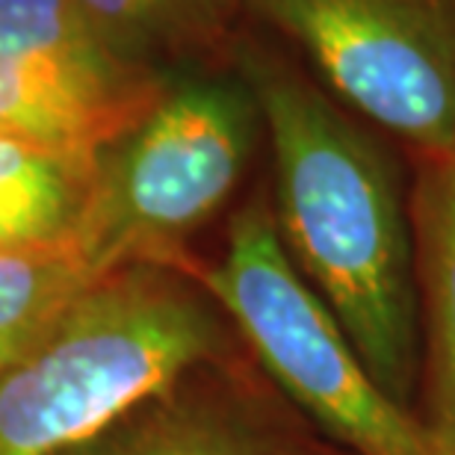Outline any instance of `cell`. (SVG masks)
<instances>
[{
    "mask_svg": "<svg viewBox=\"0 0 455 455\" xmlns=\"http://www.w3.org/2000/svg\"><path fill=\"white\" fill-rule=\"evenodd\" d=\"M122 60L151 68L163 53L211 42L234 0H75ZM154 71V68H151Z\"/></svg>",
    "mask_w": 455,
    "mask_h": 455,
    "instance_id": "cell-11",
    "label": "cell"
},
{
    "mask_svg": "<svg viewBox=\"0 0 455 455\" xmlns=\"http://www.w3.org/2000/svg\"><path fill=\"white\" fill-rule=\"evenodd\" d=\"M426 220V355H429V432L455 455V148L441 160Z\"/></svg>",
    "mask_w": 455,
    "mask_h": 455,
    "instance_id": "cell-10",
    "label": "cell"
},
{
    "mask_svg": "<svg viewBox=\"0 0 455 455\" xmlns=\"http://www.w3.org/2000/svg\"><path fill=\"white\" fill-rule=\"evenodd\" d=\"M71 455H302L236 408L169 394L136 408Z\"/></svg>",
    "mask_w": 455,
    "mask_h": 455,
    "instance_id": "cell-7",
    "label": "cell"
},
{
    "mask_svg": "<svg viewBox=\"0 0 455 455\" xmlns=\"http://www.w3.org/2000/svg\"><path fill=\"white\" fill-rule=\"evenodd\" d=\"M355 110L435 160L455 148V9L447 0H249Z\"/></svg>",
    "mask_w": 455,
    "mask_h": 455,
    "instance_id": "cell-5",
    "label": "cell"
},
{
    "mask_svg": "<svg viewBox=\"0 0 455 455\" xmlns=\"http://www.w3.org/2000/svg\"><path fill=\"white\" fill-rule=\"evenodd\" d=\"M163 86L101 39L75 0H0V136L101 157Z\"/></svg>",
    "mask_w": 455,
    "mask_h": 455,
    "instance_id": "cell-6",
    "label": "cell"
},
{
    "mask_svg": "<svg viewBox=\"0 0 455 455\" xmlns=\"http://www.w3.org/2000/svg\"><path fill=\"white\" fill-rule=\"evenodd\" d=\"M204 290L236 323L281 390L355 455H447L429 426L394 403L281 243L272 204L254 198L228 228Z\"/></svg>",
    "mask_w": 455,
    "mask_h": 455,
    "instance_id": "cell-3",
    "label": "cell"
},
{
    "mask_svg": "<svg viewBox=\"0 0 455 455\" xmlns=\"http://www.w3.org/2000/svg\"><path fill=\"white\" fill-rule=\"evenodd\" d=\"M98 160L0 136V251L75 240Z\"/></svg>",
    "mask_w": 455,
    "mask_h": 455,
    "instance_id": "cell-8",
    "label": "cell"
},
{
    "mask_svg": "<svg viewBox=\"0 0 455 455\" xmlns=\"http://www.w3.org/2000/svg\"><path fill=\"white\" fill-rule=\"evenodd\" d=\"M245 80L275 157L281 243L381 390L411 411L420 302L403 202L379 148L325 98L267 57Z\"/></svg>",
    "mask_w": 455,
    "mask_h": 455,
    "instance_id": "cell-1",
    "label": "cell"
},
{
    "mask_svg": "<svg viewBox=\"0 0 455 455\" xmlns=\"http://www.w3.org/2000/svg\"><path fill=\"white\" fill-rule=\"evenodd\" d=\"M101 275L77 240L0 251V372Z\"/></svg>",
    "mask_w": 455,
    "mask_h": 455,
    "instance_id": "cell-9",
    "label": "cell"
},
{
    "mask_svg": "<svg viewBox=\"0 0 455 455\" xmlns=\"http://www.w3.org/2000/svg\"><path fill=\"white\" fill-rule=\"evenodd\" d=\"M222 346L211 299L172 267L116 269L0 372V455H71Z\"/></svg>",
    "mask_w": 455,
    "mask_h": 455,
    "instance_id": "cell-2",
    "label": "cell"
},
{
    "mask_svg": "<svg viewBox=\"0 0 455 455\" xmlns=\"http://www.w3.org/2000/svg\"><path fill=\"white\" fill-rule=\"evenodd\" d=\"M251 89L184 80L98 160L75 240L98 275L175 269L178 249L228 202L254 140Z\"/></svg>",
    "mask_w": 455,
    "mask_h": 455,
    "instance_id": "cell-4",
    "label": "cell"
}]
</instances>
